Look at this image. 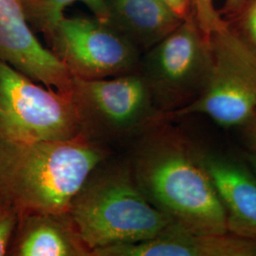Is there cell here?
Wrapping results in <instances>:
<instances>
[{"label":"cell","instance_id":"6da1fadb","mask_svg":"<svg viewBox=\"0 0 256 256\" xmlns=\"http://www.w3.org/2000/svg\"><path fill=\"white\" fill-rule=\"evenodd\" d=\"M129 168L147 200L174 224L194 232H228L198 146L171 120H162L140 135Z\"/></svg>","mask_w":256,"mask_h":256},{"label":"cell","instance_id":"7a4b0ae2","mask_svg":"<svg viewBox=\"0 0 256 256\" xmlns=\"http://www.w3.org/2000/svg\"><path fill=\"white\" fill-rule=\"evenodd\" d=\"M106 156L94 140H0V200L18 212L66 214Z\"/></svg>","mask_w":256,"mask_h":256},{"label":"cell","instance_id":"3957f363","mask_svg":"<svg viewBox=\"0 0 256 256\" xmlns=\"http://www.w3.org/2000/svg\"><path fill=\"white\" fill-rule=\"evenodd\" d=\"M90 252L155 238L171 223L140 191L130 168L90 176L68 212Z\"/></svg>","mask_w":256,"mask_h":256},{"label":"cell","instance_id":"277c9868","mask_svg":"<svg viewBox=\"0 0 256 256\" xmlns=\"http://www.w3.org/2000/svg\"><path fill=\"white\" fill-rule=\"evenodd\" d=\"M212 66L210 38L190 14L142 54L138 72L146 82L156 110L166 120L202 95Z\"/></svg>","mask_w":256,"mask_h":256},{"label":"cell","instance_id":"5b68a950","mask_svg":"<svg viewBox=\"0 0 256 256\" xmlns=\"http://www.w3.org/2000/svg\"><path fill=\"white\" fill-rule=\"evenodd\" d=\"M81 135L72 94L48 88L0 60V140L32 142Z\"/></svg>","mask_w":256,"mask_h":256},{"label":"cell","instance_id":"8992f818","mask_svg":"<svg viewBox=\"0 0 256 256\" xmlns=\"http://www.w3.org/2000/svg\"><path fill=\"white\" fill-rule=\"evenodd\" d=\"M209 38L212 66L205 90L166 120L202 115L221 128L238 129L256 113V52L227 22Z\"/></svg>","mask_w":256,"mask_h":256},{"label":"cell","instance_id":"52a82bcc","mask_svg":"<svg viewBox=\"0 0 256 256\" xmlns=\"http://www.w3.org/2000/svg\"><path fill=\"white\" fill-rule=\"evenodd\" d=\"M72 94L82 135L92 140L140 136L162 120L138 72L92 80L74 77Z\"/></svg>","mask_w":256,"mask_h":256},{"label":"cell","instance_id":"ba28073f","mask_svg":"<svg viewBox=\"0 0 256 256\" xmlns=\"http://www.w3.org/2000/svg\"><path fill=\"white\" fill-rule=\"evenodd\" d=\"M46 37L50 50L75 78L104 79L138 72L142 52L94 16H64Z\"/></svg>","mask_w":256,"mask_h":256},{"label":"cell","instance_id":"9c48e42d","mask_svg":"<svg viewBox=\"0 0 256 256\" xmlns=\"http://www.w3.org/2000/svg\"><path fill=\"white\" fill-rule=\"evenodd\" d=\"M0 60L48 88L72 95L74 76L37 39L21 0H0Z\"/></svg>","mask_w":256,"mask_h":256},{"label":"cell","instance_id":"30bf717a","mask_svg":"<svg viewBox=\"0 0 256 256\" xmlns=\"http://www.w3.org/2000/svg\"><path fill=\"white\" fill-rule=\"evenodd\" d=\"M95 256H256V238L232 232H194L171 223L144 241L104 248Z\"/></svg>","mask_w":256,"mask_h":256},{"label":"cell","instance_id":"8fae6325","mask_svg":"<svg viewBox=\"0 0 256 256\" xmlns=\"http://www.w3.org/2000/svg\"><path fill=\"white\" fill-rule=\"evenodd\" d=\"M202 164L225 210L228 232L256 238V174L232 156L198 146Z\"/></svg>","mask_w":256,"mask_h":256},{"label":"cell","instance_id":"7c38bea8","mask_svg":"<svg viewBox=\"0 0 256 256\" xmlns=\"http://www.w3.org/2000/svg\"><path fill=\"white\" fill-rule=\"evenodd\" d=\"M104 3L106 22L142 54L171 34L184 19L164 0H104Z\"/></svg>","mask_w":256,"mask_h":256},{"label":"cell","instance_id":"4fadbf2b","mask_svg":"<svg viewBox=\"0 0 256 256\" xmlns=\"http://www.w3.org/2000/svg\"><path fill=\"white\" fill-rule=\"evenodd\" d=\"M16 229L14 256H92L68 212H34L21 216Z\"/></svg>","mask_w":256,"mask_h":256},{"label":"cell","instance_id":"5bb4252c","mask_svg":"<svg viewBox=\"0 0 256 256\" xmlns=\"http://www.w3.org/2000/svg\"><path fill=\"white\" fill-rule=\"evenodd\" d=\"M28 21L32 28L46 36L64 16L70 5L81 2L92 10L94 16L106 22L104 0H21Z\"/></svg>","mask_w":256,"mask_h":256},{"label":"cell","instance_id":"9a60e30c","mask_svg":"<svg viewBox=\"0 0 256 256\" xmlns=\"http://www.w3.org/2000/svg\"><path fill=\"white\" fill-rule=\"evenodd\" d=\"M220 12L236 36L256 52V0H227Z\"/></svg>","mask_w":256,"mask_h":256},{"label":"cell","instance_id":"2e32d148","mask_svg":"<svg viewBox=\"0 0 256 256\" xmlns=\"http://www.w3.org/2000/svg\"><path fill=\"white\" fill-rule=\"evenodd\" d=\"M216 0H188L190 14L206 36L223 26L226 20L216 7Z\"/></svg>","mask_w":256,"mask_h":256},{"label":"cell","instance_id":"e0dca14e","mask_svg":"<svg viewBox=\"0 0 256 256\" xmlns=\"http://www.w3.org/2000/svg\"><path fill=\"white\" fill-rule=\"evenodd\" d=\"M18 221L19 214L16 210L8 203L0 200V256L7 254Z\"/></svg>","mask_w":256,"mask_h":256},{"label":"cell","instance_id":"ac0fdd59","mask_svg":"<svg viewBox=\"0 0 256 256\" xmlns=\"http://www.w3.org/2000/svg\"><path fill=\"white\" fill-rule=\"evenodd\" d=\"M243 144L248 151H256V113L247 122L238 128Z\"/></svg>","mask_w":256,"mask_h":256},{"label":"cell","instance_id":"d6986e66","mask_svg":"<svg viewBox=\"0 0 256 256\" xmlns=\"http://www.w3.org/2000/svg\"><path fill=\"white\" fill-rule=\"evenodd\" d=\"M165 2L174 10L182 18L190 16V8L188 0H164Z\"/></svg>","mask_w":256,"mask_h":256},{"label":"cell","instance_id":"ffe728a7","mask_svg":"<svg viewBox=\"0 0 256 256\" xmlns=\"http://www.w3.org/2000/svg\"><path fill=\"white\" fill-rule=\"evenodd\" d=\"M245 160L256 174V151H248L245 155Z\"/></svg>","mask_w":256,"mask_h":256},{"label":"cell","instance_id":"44dd1931","mask_svg":"<svg viewBox=\"0 0 256 256\" xmlns=\"http://www.w3.org/2000/svg\"><path fill=\"white\" fill-rule=\"evenodd\" d=\"M225 1H227V0H225Z\"/></svg>","mask_w":256,"mask_h":256}]
</instances>
